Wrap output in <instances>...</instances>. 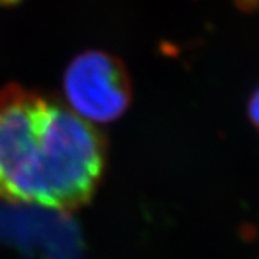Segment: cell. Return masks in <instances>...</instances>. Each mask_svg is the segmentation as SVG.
<instances>
[{"instance_id":"obj_1","label":"cell","mask_w":259,"mask_h":259,"mask_svg":"<svg viewBox=\"0 0 259 259\" xmlns=\"http://www.w3.org/2000/svg\"><path fill=\"white\" fill-rule=\"evenodd\" d=\"M107 166L101 131L59 102L45 101L29 204L68 213L91 202Z\"/></svg>"},{"instance_id":"obj_2","label":"cell","mask_w":259,"mask_h":259,"mask_svg":"<svg viewBox=\"0 0 259 259\" xmlns=\"http://www.w3.org/2000/svg\"><path fill=\"white\" fill-rule=\"evenodd\" d=\"M45 101L19 85L0 90V200L28 203Z\"/></svg>"},{"instance_id":"obj_6","label":"cell","mask_w":259,"mask_h":259,"mask_svg":"<svg viewBox=\"0 0 259 259\" xmlns=\"http://www.w3.org/2000/svg\"><path fill=\"white\" fill-rule=\"evenodd\" d=\"M19 2L20 0H0V5L2 6H13V5H16Z\"/></svg>"},{"instance_id":"obj_3","label":"cell","mask_w":259,"mask_h":259,"mask_svg":"<svg viewBox=\"0 0 259 259\" xmlns=\"http://www.w3.org/2000/svg\"><path fill=\"white\" fill-rule=\"evenodd\" d=\"M64 94L71 111L88 122L118 120L133 98L125 65L102 51H87L68 65Z\"/></svg>"},{"instance_id":"obj_5","label":"cell","mask_w":259,"mask_h":259,"mask_svg":"<svg viewBox=\"0 0 259 259\" xmlns=\"http://www.w3.org/2000/svg\"><path fill=\"white\" fill-rule=\"evenodd\" d=\"M238 9L245 13H253L259 10V0H233Z\"/></svg>"},{"instance_id":"obj_4","label":"cell","mask_w":259,"mask_h":259,"mask_svg":"<svg viewBox=\"0 0 259 259\" xmlns=\"http://www.w3.org/2000/svg\"><path fill=\"white\" fill-rule=\"evenodd\" d=\"M248 114L252 124L256 127V130H259V87L253 91L248 102Z\"/></svg>"}]
</instances>
